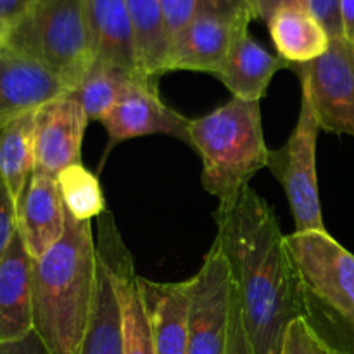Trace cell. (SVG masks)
Instances as JSON below:
<instances>
[{"instance_id":"22","label":"cell","mask_w":354,"mask_h":354,"mask_svg":"<svg viewBox=\"0 0 354 354\" xmlns=\"http://www.w3.org/2000/svg\"><path fill=\"white\" fill-rule=\"evenodd\" d=\"M35 114L37 111L0 127V175L16 207L35 173Z\"/></svg>"},{"instance_id":"13","label":"cell","mask_w":354,"mask_h":354,"mask_svg":"<svg viewBox=\"0 0 354 354\" xmlns=\"http://www.w3.org/2000/svg\"><path fill=\"white\" fill-rule=\"evenodd\" d=\"M66 93L71 88L37 61L9 48L0 50V127Z\"/></svg>"},{"instance_id":"11","label":"cell","mask_w":354,"mask_h":354,"mask_svg":"<svg viewBox=\"0 0 354 354\" xmlns=\"http://www.w3.org/2000/svg\"><path fill=\"white\" fill-rule=\"evenodd\" d=\"M97 249L104 254L113 270L123 317L124 354H156L151 325L145 311L140 290V277L133 266V258L128 252L114 218L109 211L97 218Z\"/></svg>"},{"instance_id":"29","label":"cell","mask_w":354,"mask_h":354,"mask_svg":"<svg viewBox=\"0 0 354 354\" xmlns=\"http://www.w3.org/2000/svg\"><path fill=\"white\" fill-rule=\"evenodd\" d=\"M227 354H254L252 353L251 344H249L248 334H245L244 322H242L241 306H239V301H237V297H235V292H234V301H232L230 325H228Z\"/></svg>"},{"instance_id":"32","label":"cell","mask_w":354,"mask_h":354,"mask_svg":"<svg viewBox=\"0 0 354 354\" xmlns=\"http://www.w3.org/2000/svg\"><path fill=\"white\" fill-rule=\"evenodd\" d=\"M38 0H0V19L12 24Z\"/></svg>"},{"instance_id":"9","label":"cell","mask_w":354,"mask_h":354,"mask_svg":"<svg viewBox=\"0 0 354 354\" xmlns=\"http://www.w3.org/2000/svg\"><path fill=\"white\" fill-rule=\"evenodd\" d=\"M190 283L192 303L187 354H227L234 287L227 261L216 244Z\"/></svg>"},{"instance_id":"18","label":"cell","mask_w":354,"mask_h":354,"mask_svg":"<svg viewBox=\"0 0 354 354\" xmlns=\"http://www.w3.org/2000/svg\"><path fill=\"white\" fill-rule=\"evenodd\" d=\"M286 68L289 64L283 59L270 54L248 31L235 41L216 78L237 99L261 102L275 73Z\"/></svg>"},{"instance_id":"20","label":"cell","mask_w":354,"mask_h":354,"mask_svg":"<svg viewBox=\"0 0 354 354\" xmlns=\"http://www.w3.org/2000/svg\"><path fill=\"white\" fill-rule=\"evenodd\" d=\"M279 57L287 64H303L320 57L330 45V35L308 7H283L266 23Z\"/></svg>"},{"instance_id":"34","label":"cell","mask_w":354,"mask_h":354,"mask_svg":"<svg viewBox=\"0 0 354 354\" xmlns=\"http://www.w3.org/2000/svg\"><path fill=\"white\" fill-rule=\"evenodd\" d=\"M9 30H10V24L6 23L3 19H0V50H3V48H6L7 37H9Z\"/></svg>"},{"instance_id":"5","label":"cell","mask_w":354,"mask_h":354,"mask_svg":"<svg viewBox=\"0 0 354 354\" xmlns=\"http://www.w3.org/2000/svg\"><path fill=\"white\" fill-rule=\"evenodd\" d=\"M6 48L33 59L73 90L95 61L82 0H38L10 24Z\"/></svg>"},{"instance_id":"6","label":"cell","mask_w":354,"mask_h":354,"mask_svg":"<svg viewBox=\"0 0 354 354\" xmlns=\"http://www.w3.org/2000/svg\"><path fill=\"white\" fill-rule=\"evenodd\" d=\"M318 121L310 99L303 93L296 128L279 151H270L268 168L286 190L296 232L327 230L322 216L317 175Z\"/></svg>"},{"instance_id":"2","label":"cell","mask_w":354,"mask_h":354,"mask_svg":"<svg viewBox=\"0 0 354 354\" xmlns=\"http://www.w3.org/2000/svg\"><path fill=\"white\" fill-rule=\"evenodd\" d=\"M97 289L92 221L66 211L61 241L33 265V330L50 354H80Z\"/></svg>"},{"instance_id":"10","label":"cell","mask_w":354,"mask_h":354,"mask_svg":"<svg viewBox=\"0 0 354 354\" xmlns=\"http://www.w3.org/2000/svg\"><path fill=\"white\" fill-rule=\"evenodd\" d=\"M100 123L109 137L106 156L121 142L147 135H169L190 145V120L171 109L159 95L158 85L149 80L131 82Z\"/></svg>"},{"instance_id":"12","label":"cell","mask_w":354,"mask_h":354,"mask_svg":"<svg viewBox=\"0 0 354 354\" xmlns=\"http://www.w3.org/2000/svg\"><path fill=\"white\" fill-rule=\"evenodd\" d=\"M88 116L73 93L57 97L35 114V171L57 180L82 159Z\"/></svg>"},{"instance_id":"3","label":"cell","mask_w":354,"mask_h":354,"mask_svg":"<svg viewBox=\"0 0 354 354\" xmlns=\"http://www.w3.org/2000/svg\"><path fill=\"white\" fill-rule=\"evenodd\" d=\"M301 320L334 354H354V254L327 230L286 235Z\"/></svg>"},{"instance_id":"33","label":"cell","mask_w":354,"mask_h":354,"mask_svg":"<svg viewBox=\"0 0 354 354\" xmlns=\"http://www.w3.org/2000/svg\"><path fill=\"white\" fill-rule=\"evenodd\" d=\"M341 19L344 37L354 40V0H341Z\"/></svg>"},{"instance_id":"17","label":"cell","mask_w":354,"mask_h":354,"mask_svg":"<svg viewBox=\"0 0 354 354\" xmlns=\"http://www.w3.org/2000/svg\"><path fill=\"white\" fill-rule=\"evenodd\" d=\"M82 2L95 61L116 66L135 76H142L138 69L133 26L124 0H82Z\"/></svg>"},{"instance_id":"30","label":"cell","mask_w":354,"mask_h":354,"mask_svg":"<svg viewBox=\"0 0 354 354\" xmlns=\"http://www.w3.org/2000/svg\"><path fill=\"white\" fill-rule=\"evenodd\" d=\"M0 354H50L38 334L31 330L23 339L10 342H0Z\"/></svg>"},{"instance_id":"8","label":"cell","mask_w":354,"mask_h":354,"mask_svg":"<svg viewBox=\"0 0 354 354\" xmlns=\"http://www.w3.org/2000/svg\"><path fill=\"white\" fill-rule=\"evenodd\" d=\"M251 21L249 3L199 12L173 38L168 71H201L216 76L235 41L249 31Z\"/></svg>"},{"instance_id":"15","label":"cell","mask_w":354,"mask_h":354,"mask_svg":"<svg viewBox=\"0 0 354 354\" xmlns=\"http://www.w3.org/2000/svg\"><path fill=\"white\" fill-rule=\"evenodd\" d=\"M140 290L156 354H187L192 283L151 282L140 277Z\"/></svg>"},{"instance_id":"31","label":"cell","mask_w":354,"mask_h":354,"mask_svg":"<svg viewBox=\"0 0 354 354\" xmlns=\"http://www.w3.org/2000/svg\"><path fill=\"white\" fill-rule=\"evenodd\" d=\"M252 19L268 23L270 17L283 7H308V0H248Z\"/></svg>"},{"instance_id":"16","label":"cell","mask_w":354,"mask_h":354,"mask_svg":"<svg viewBox=\"0 0 354 354\" xmlns=\"http://www.w3.org/2000/svg\"><path fill=\"white\" fill-rule=\"evenodd\" d=\"M33 265L16 234L0 259V342L17 341L33 330Z\"/></svg>"},{"instance_id":"26","label":"cell","mask_w":354,"mask_h":354,"mask_svg":"<svg viewBox=\"0 0 354 354\" xmlns=\"http://www.w3.org/2000/svg\"><path fill=\"white\" fill-rule=\"evenodd\" d=\"M280 354H334L310 332L301 318L287 327Z\"/></svg>"},{"instance_id":"4","label":"cell","mask_w":354,"mask_h":354,"mask_svg":"<svg viewBox=\"0 0 354 354\" xmlns=\"http://www.w3.org/2000/svg\"><path fill=\"white\" fill-rule=\"evenodd\" d=\"M189 138L203 159V187L220 203L234 199L259 169L268 168L259 100L232 97L213 113L190 120Z\"/></svg>"},{"instance_id":"1","label":"cell","mask_w":354,"mask_h":354,"mask_svg":"<svg viewBox=\"0 0 354 354\" xmlns=\"http://www.w3.org/2000/svg\"><path fill=\"white\" fill-rule=\"evenodd\" d=\"M214 220V244L227 261L252 353L280 354L287 327L301 311L279 218L254 189L245 187L220 203Z\"/></svg>"},{"instance_id":"7","label":"cell","mask_w":354,"mask_h":354,"mask_svg":"<svg viewBox=\"0 0 354 354\" xmlns=\"http://www.w3.org/2000/svg\"><path fill=\"white\" fill-rule=\"evenodd\" d=\"M287 69L301 78L320 130L354 137V40L332 38L320 57Z\"/></svg>"},{"instance_id":"19","label":"cell","mask_w":354,"mask_h":354,"mask_svg":"<svg viewBox=\"0 0 354 354\" xmlns=\"http://www.w3.org/2000/svg\"><path fill=\"white\" fill-rule=\"evenodd\" d=\"M80 354H124L120 296L113 270L99 249L95 297Z\"/></svg>"},{"instance_id":"23","label":"cell","mask_w":354,"mask_h":354,"mask_svg":"<svg viewBox=\"0 0 354 354\" xmlns=\"http://www.w3.org/2000/svg\"><path fill=\"white\" fill-rule=\"evenodd\" d=\"M135 80L145 78L123 71L116 66L93 61L82 83L71 93L80 100L90 121H102Z\"/></svg>"},{"instance_id":"28","label":"cell","mask_w":354,"mask_h":354,"mask_svg":"<svg viewBox=\"0 0 354 354\" xmlns=\"http://www.w3.org/2000/svg\"><path fill=\"white\" fill-rule=\"evenodd\" d=\"M308 9L324 24L330 38L344 37L341 19V0H308Z\"/></svg>"},{"instance_id":"24","label":"cell","mask_w":354,"mask_h":354,"mask_svg":"<svg viewBox=\"0 0 354 354\" xmlns=\"http://www.w3.org/2000/svg\"><path fill=\"white\" fill-rule=\"evenodd\" d=\"M57 185L66 211L76 221H92L107 211L99 178L82 162L59 173Z\"/></svg>"},{"instance_id":"21","label":"cell","mask_w":354,"mask_h":354,"mask_svg":"<svg viewBox=\"0 0 354 354\" xmlns=\"http://www.w3.org/2000/svg\"><path fill=\"white\" fill-rule=\"evenodd\" d=\"M135 33L138 69L149 82L158 83L168 73L171 35L161 0H124Z\"/></svg>"},{"instance_id":"27","label":"cell","mask_w":354,"mask_h":354,"mask_svg":"<svg viewBox=\"0 0 354 354\" xmlns=\"http://www.w3.org/2000/svg\"><path fill=\"white\" fill-rule=\"evenodd\" d=\"M17 234V207L0 175V259Z\"/></svg>"},{"instance_id":"25","label":"cell","mask_w":354,"mask_h":354,"mask_svg":"<svg viewBox=\"0 0 354 354\" xmlns=\"http://www.w3.org/2000/svg\"><path fill=\"white\" fill-rule=\"evenodd\" d=\"M161 2L162 9H165L169 35H171V44L173 38L203 10L249 3L248 0H161Z\"/></svg>"},{"instance_id":"14","label":"cell","mask_w":354,"mask_h":354,"mask_svg":"<svg viewBox=\"0 0 354 354\" xmlns=\"http://www.w3.org/2000/svg\"><path fill=\"white\" fill-rule=\"evenodd\" d=\"M66 230V207L57 180L35 171L17 204V234L33 261L47 254Z\"/></svg>"}]
</instances>
